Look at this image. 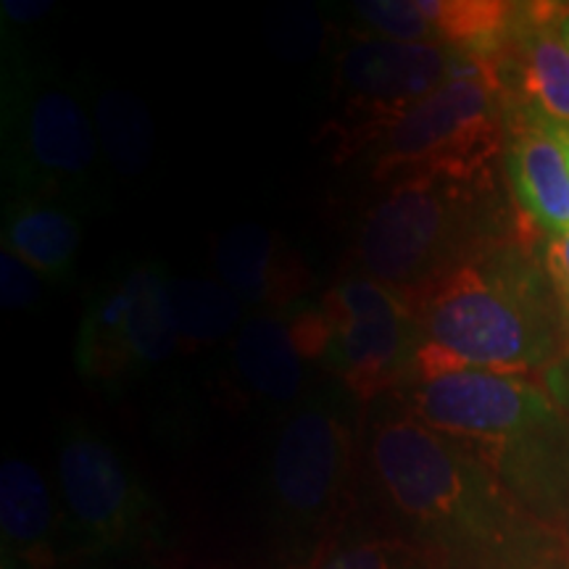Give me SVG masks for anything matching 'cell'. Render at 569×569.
I'll return each mask as SVG.
<instances>
[{
  "instance_id": "1",
  "label": "cell",
  "mask_w": 569,
  "mask_h": 569,
  "mask_svg": "<svg viewBox=\"0 0 569 569\" xmlns=\"http://www.w3.org/2000/svg\"><path fill=\"white\" fill-rule=\"evenodd\" d=\"M361 469L393 525L436 569H565V538L540 525L457 440L386 407L361 432Z\"/></svg>"
},
{
  "instance_id": "2",
  "label": "cell",
  "mask_w": 569,
  "mask_h": 569,
  "mask_svg": "<svg viewBox=\"0 0 569 569\" xmlns=\"http://www.w3.org/2000/svg\"><path fill=\"white\" fill-rule=\"evenodd\" d=\"M407 409L472 451L540 525L569 538V417L530 377L457 369L419 377Z\"/></svg>"
},
{
  "instance_id": "3",
  "label": "cell",
  "mask_w": 569,
  "mask_h": 569,
  "mask_svg": "<svg viewBox=\"0 0 569 569\" xmlns=\"http://www.w3.org/2000/svg\"><path fill=\"white\" fill-rule=\"evenodd\" d=\"M559 301L549 269L515 243L493 248L415 306L419 377L457 369L528 377L549 367L565 343Z\"/></svg>"
},
{
  "instance_id": "4",
  "label": "cell",
  "mask_w": 569,
  "mask_h": 569,
  "mask_svg": "<svg viewBox=\"0 0 569 569\" xmlns=\"http://www.w3.org/2000/svg\"><path fill=\"white\" fill-rule=\"evenodd\" d=\"M493 169L422 172L390 184L356 240L361 274L411 309L438 284L507 240Z\"/></svg>"
},
{
  "instance_id": "5",
  "label": "cell",
  "mask_w": 569,
  "mask_h": 569,
  "mask_svg": "<svg viewBox=\"0 0 569 569\" xmlns=\"http://www.w3.org/2000/svg\"><path fill=\"white\" fill-rule=\"evenodd\" d=\"M3 167L11 193L88 213L106 198L96 117L59 74L17 51H6L3 67Z\"/></svg>"
},
{
  "instance_id": "6",
  "label": "cell",
  "mask_w": 569,
  "mask_h": 569,
  "mask_svg": "<svg viewBox=\"0 0 569 569\" xmlns=\"http://www.w3.org/2000/svg\"><path fill=\"white\" fill-rule=\"evenodd\" d=\"M356 398L348 388L315 390L288 411L269 457V501L293 538L327 536L346 509L361 467Z\"/></svg>"
},
{
  "instance_id": "7",
  "label": "cell",
  "mask_w": 569,
  "mask_h": 569,
  "mask_svg": "<svg viewBox=\"0 0 569 569\" xmlns=\"http://www.w3.org/2000/svg\"><path fill=\"white\" fill-rule=\"evenodd\" d=\"M493 71L440 84L380 130L369 132L377 174L398 182L422 172H482L501 148Z\"/></svg>"
},
{
  "instance_id": "8",
  "label": "cell",
  "mask_w": 569,
  "mask_h": 569,
  "mask_svg": "<svg viewBox=\"0 0 569 569\" xmlns=\"http://www.w3.org/2000/svg\"><path fill=\"white\" fill-rule=\"evenodd\" d=\"M180 338L174 280L159 264H138L92 296L74 338V365L92 382H124L163 365Z\"/></svg>"
},
{
  "instance_id": "9",
  "label": "cell",
  "mask_w": 569,
  "mask_h": 569,
  "mask_svg": "<svg viewBox=\"0 0 569 569\" xmlns=\"http://www.w3.org/2000/svg\"><path fill=\"white\" fill-rule=\"evenodd\" d=\"M417 311L369 277H348L325 311V361L343 388L369 401L415 386L419 377Z\"/></svg>"
},
{
  "instance_id": "10",
  "label": "cell",
  "mask_w": 569,
  "mask_h": 569,
  "mask_svg": "<svg viewBox=\"0 0 569 569\" xmlns=\"http://www.w3.org/2000/svg\"><path fill=\"white\" fill-rule=\"evenodd\" d=\"M61 503L90 551L138 549L156 532L153 498L101 432L71 422L56 457Z\"/></svg>"
},
{
  "instance_id": "11",
  "label": "cell",
  "mask_w": 569,
  "mask_h": 569,
  "mask_svg": "<svg viewBox=\"0 0 569 569\" xmlns=\"http://www.w3.org/2000/svg\"><path fill=\"white\" fill-rule=\"evenodd\" d=\"M480 71L493 69L486 61L440 42L365 38L348 46L340 56L338 80L348 103L365 113L359 130L369 134L453 77Z\"/></svg>"
},
{
  "instance_id": "12",
  "label": "cell",
  "mask_w": 569,
  "mask_h": 569,
  "mask_svg": "<svg viewBox=\"0 0 569 569\" xmlns=\"http://www.w3.org/2000/svg\"><path fill=\"white\" fill-rule=\"evenodd\" d=\"M496 82L507 80L519 98V113L569 134V46L543 13L517 11L503 40Z\"/></svg>"
},
{
  "instance_id": "13",
  "label": "cell",
  "mask_w": 569,
  "mask_h": 569,
  "mask_svg": "<svg viewBox=\"0 0 569 569\" xmlns=\"http://www.w3.org/2000/svg\"><path fill=\"white\" fill-rule=\"evenodd\" d=\"M509 130L507 172L519 206L553 238L569 234V153L551 127L517 113Z\"/></svg>"
},
{
  "instance_id": "14",
  "label": "cell",
  "mask_w": 569,
  "mask_h": 569,
  "mask_svg": "<svg viewBox=\"0 0 569 569\" xmlns=\"http://www.w3.org/2000/svg\"><path fill=\"white\" fill-rule=\"evenodd\" d=\"M234 367L246 386L267 401L296 407L309 396V351L298 327L274 315H259L240 325Z\"/></svg>"
},
{
  "instance_id": "15",
  "label": "cell",
  "mask_w": 569,
  "mask_h": 569,
  "mask_svg": "<svg viewBox=\"0 0 569 569\" xmlns=\"http://www.w3.org/2000/svg\"><path fill=\"white\" fill-rule=\"evenodd\" d=\"M3 248L46 280H67L82 248V224L67 203L11 193L3 213Z\"/></svg>"
},
{
  "instance_id": "16",
  "label": "cell",
  "mask_w": 569,
  "mask_h": 569,
  "mask_svg": "<svg viewBox=\"0 0 569 569\" xmlns=\"http://www.w3.org/2000/svg\"><path fill=\"white\" fill-rule=\"evenodd\" d=\"M53 493L38 467L6 459L0 469V528L11 561L40 565L53 553Z\"/></svg>"
},
{
  "instance_id": "17",
  "label": "cell",
  "mask_w": 569,
  "mask_h": 569,
  "mask_svg": "<svg viewBox=\"0 0 569 569\" xmlns=\"http://www.w3.org/2000/svg\"><path fill=\"white\" fill-rule=\"evenodd\" d=\"M217 267L224 288L240 303L261 306L282 293L277 284V243L261 224H238L217 248Z\"/></svg>"
},
{
  "instance_id": "18",
  "label": "cell",
  "mask_w": 569,
  "mask_h": 569,
  "mask_svg": "<svg viewBox=\"0 0 569 569\" xmlns=\"http://www.w3.org/2000/svg\"><path fill=\"white\" fill-rule=\"evenodd\" d=\"M98 140L106 163L122 177L138 174L151 159L153 124L140 101L122 92H109L98 103Z\"/></svg>"
},
{
  "instance_id": "19",
  "label": "cell",
  "mask_w": 569,
  "mask_h": 569,
  "mask_svg": "<svg viewBox=\"0 0 569 569\" xmlns=\"http://www.w3.org/2000/svg\"><path fill=\"white\" fill-rule=\"evenodd\" d=\"M306 569H436L422 551L398 536L336 540Z\"/></svg>"
},
{
  "instance_id": "20",
  "label": "cell",
  "mask_w": 569,
  "mask_h": 569,
  "mask_svg": "<svg viewBox=\"0 0 569 569\" xmlns=\"http://www.w3.org/2000/svg\"><path fill=\"white\" fill-rule=\"evenodd\" d=\"M180 332L193 340H213L240 322V303L230 290L213 282H174Z\"/></svg>"
},
{
  "instance_id": "21",
  "label": "cell",
  "mask_w": 569,
  "mask_h": 569,
  "mask_svg": "<svg viewBox=\"0 0 569 569\" xmlns=\"http://www.w3.org/2000/svg\"><path fill=\"white\" fill-rule=\"evenodd\" d=\"M356 9L372 30L388 40L440 42L422 0H369V3H356Z\"/></svg>"
},
{
  "instance_id": "22",
  "label": "cell",
  "mask_w": 569,
  "mask_h": 569,
  "mask_svg": "<svg viewBox=\"0 0 569 569\" xmlns=\"http://www.w3.org/2000/svg\"><path fill=\"white\" fill-rule=\"evenodd\" d=\"M42 280L46 277L3 248V253H0V301H3L6 309L24 311L38 306L42 296Z\"/></svg>"
},
{
  "instance_id": "23",
  "label": "cell",
  "mask_w": 569,
  "mask_h": 569,
  "mask_svg": "<svg viewBox=\"0 0 569 569\" xmlns=\"http://www.w3.org/2000/svg\"><path fill=\"white\" fill-rule=\"evenodd\" d=\"M546 269L557 284L561 301L569 306V234H559L551 240L549 251H546Z\"/></svg>"
},
{
  "instance_id": "24",
  "label": "cell",
  "mask_w": 569,
  "mask_h": 569,
  "mask_svg": "<svg viewBox=\"0 0 569 569\" xmlns=\"http://www.w3.org/2000/svg\"><path fill=\"white\" fill-rule=\"evenodd\" d=\"M51 3H19V0H11V3H3V17H11L13 21H32L51 13Z\"/></svg>"
},
{
  "instance_id": "25",
  "label": "cell",
  "mask_w": 569,
  "mask_h": 569,
  "mask_svg": "<svg viewBox=\"0 0 569 569\" xmlns=\"http://www.w3.org/2000/svg\"><path fill=\"white\" fill-rule=\"evenodd\" d=\"M557 27H559L561 38H565V42L569 46V9L559 13V17H557Z\"/></svg>"
},
{
  "instance_id": "26",
  "label": "cell",
  "mask_w": 569,
  "mask_h": 569,
  "mask_svg": "<svg viewBox=\"0 0 569 569\" xmlns=\"http://www.w3.org/2000/svg\"><path fill=\"white\" fill-rule=\"evenodd\" d=\"M565 138V146H567V153H569V134H561Z\"/></svg>"
},
{
  "instance_id": "27",
  "label": "cell",
  "mask_w": 569,
  "mask_h": 569,
  "mask_svg": "<svg viewBox=\"0 0 569 569\" xmlns=\"http://www.w3.org/2000/svg\"><path fill=\"white\" fill-rule=\"evenodd\" d=\"M567 317H569V306H567Z\"/></svg>"
}]
</instances>
